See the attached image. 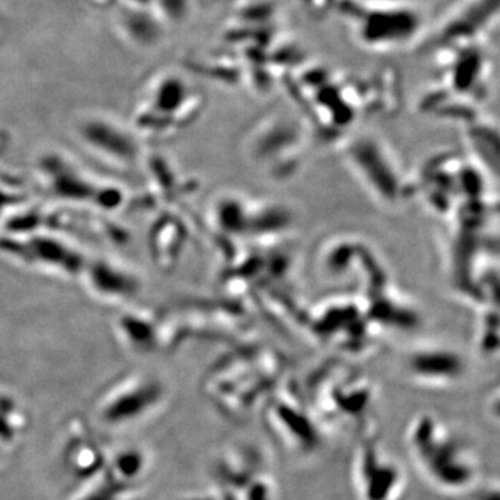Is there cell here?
Returning <instances> with one entry per match:
<instances>
[{
	"label": "cell",
	"mask_w": 500,
	"mask_h": 500,
	"mask_svg": "<svg viewBox=\"0 0 500 500\" xmlns=\"http://www.w3.org/2000/svg\"><path fill=\"white\" fill-rule=\"evenodd\" d=\"M356 41L374 52L405 48L423 30V13L408 0L343 2Z\"/></svg>",
	"instance_id": "6da1fadb"
}]
</instances>
